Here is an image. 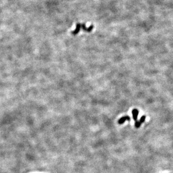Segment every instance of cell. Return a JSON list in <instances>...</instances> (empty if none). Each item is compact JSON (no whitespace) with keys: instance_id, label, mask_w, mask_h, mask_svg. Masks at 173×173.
Returning <instances> with one entry per match:
<instances>
[{"instance_id":"obj_1","label":"cell","mask_w":173,"mask_h":173,"mask_svg":"<svg viewBox=\"0 0 173 173\" xmlns=\"http://www.w3.org/2000/svg\"><path fill=\"white\" fill-rule=\"evenodd\" d=\"M130 120H131V118L129 117L128 115H125L119 119L118 121V124H122L123 123H124L126 121H129Z\"/></svg>"},{"instance_id":"obj_2","label":"cell","mask_w":173,"mask_h":173,"mask_svg":"<svg viewBox=\"0 0 173 173\" xmlns=\"http://www.w3.org/2000/svg\"><path fill=\"white\" fill-rule=\"evenodd\" d=\"M132 113L133 119H134V121H137L138 115V114H139V111L137 109H134L132 110Z\"/></svg>"},{"instance_id":"obj_3","label":"cell","mask_w":173,"mask_h":173,"mask_svg":"<svg viewBox=\"0 0 173 173\" xmlns=\"http://www.w3.org/2000/svg\"><path fill=\"white\" fill-rule=\"evenodd\" d=\"M81 26H82V24H77V26H76V28L75 30H74V31H72V34L75 35V34H77L79 32L80 30V29L81 28Z\"/></svg>"},{"instance_id":"obj_4","label":"cell","mask_w":173,"mask_h":173,"mask_svg":"<svg viewBox=\"0 0 173 173\" xmlns=\"http://www.w3.org/2000/svg\"><path fill=\"white\" fill-rule=\"evenodd\" d=\"M141 125V122H139V121H135V123H134V126H135V127L137 128H138L140 127Z\"/></svg>"},{"instance_id":"obj_5","label":"cell","mask_w":173,"mask_h":173,"mask_svg":"<svg viewBox=\"0 0 173 173\" xmlns=\"http://www.w3.org/2000/svg\"><path fill=\"white\" fill-rule=\"evenodd\" d=\"M146 119V115H143L142 117L140 118V120H139V122H141V123H144V121Z\"/></svg>"}]
</instances>
